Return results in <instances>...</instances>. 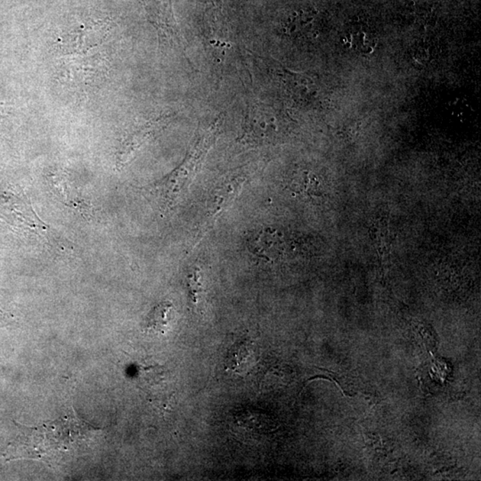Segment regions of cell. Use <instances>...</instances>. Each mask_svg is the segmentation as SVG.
I'll list each match as a JSON object with an SVG mask.
<instances>
[{
    "label": "cell",
    "mask_w": 481,
    "mask_h": 481,
    "mask_svg": "<svg viewBox=\"0 0 481 481\" xmlns=\"http://www.w3.org/2000/svg\"><path fill=\"white\" fill-rule=\"evenodd\" d=\"M14 424L18 432L3 454L6 461L31 459L52 463L61 454L80 450L99 431L74 414L35 427Z\"/></svg>",
    "instance_id": "1"
},
{
    "label": "cell",
    "mask_w": 481,
    "mask_h": 481,
    "mask_svg": "<svg viewBox=\"0 0 481 481\" xmlns=\"http://www.w3.org/2000/svg\"><path fill=\"white\" fill-rule=\"evenodd\" d=\"M222 121V116H219L214 124L209 127L205 135L197 140L196 144L193 145L191 151L186 156L185 161L179 167V169L171 174L169 179L164 180L163 183L161 184L160 186L161 195L165 197L168 201H170L171 195H174V190L177 188L179 183H184L185 180L189 179L195 172L200 164L202 163L203 158L207 154L209 147H211V145L215 140L216 135L219 133Z\"/></svg>",
    "instance_id": "2"
},
{
    "label": "cell",
    "mask_w": 481,
    "mask_h": 481,
    "mask_svg": "<svg viewBox=\"0 0 481 481\" xmlns=\"http://www.w3.org/2000/svg\"><path fill=\"white\" fill-rule=\"evenodd\" d=\"M274 110L264 103L250 105L245 115L241 140L251 145L269 143L276 137L279 127Z\"/></svg>",
    "instance_id": "3"
},
{
    "label": "cell",
    "mask_w": 481,
    "mask_h": 481,
    "mask_svg": "<svg viewBox=\"0 0 481 481\" xmlns=\"http://www.w3.org/2000/svg\"><path fill=\"white\" fill-rule=\"evenodd\" d=\"M249 251L260 260L274 262L283 256L285 243L279 232L261 228L250 235L247 240Z\"/></svg>",
    "instance_id": "4"
},
{
    "label": "cell",
    "mask_w": 481,
    "mask_h": 481,
    "mask_svg": "<svg viewBox=\"0 0 481 481\" xmlns=\"http://www.w3.org/2000/svg\"><path fill=\"white\" fill-rule=\"evenodd\" d=\"M259 350L253 341H240L231 348L227 360V369L239 374L247 373L259 360Z\"/></svg>",
    "instance_id": "5"
},
{
    "label": "cell",
    "mask_w": 481,
    "mask_h": 481,
    "mask_svg": "<svg viewBox=\"0 0 481 481\" xmlns=\"http://www.w3.org/2000/svg\"><path fill=\"white\" fill-rule=\"evenodd\" d=\"M283 31L293 38L314 37L316 34V13L311 9H300L293 13L283 24Z\"/></svg>",
    "instance_id": "6"
},
{
    "label": "cell",
    "mask_w": 481,
    "mask_h": 481,
    "mask_svg": "<svg viewBox=\"0 0 481 481\" xmlns=\"http://www.w3.org/2000/svg\"><path fill=\"white\" fill-rule=\"evenodd\" d=\"M175 319V309L172 303L163 302L154 306L145 319V328L147 331L165 334Z\"/></svg>",
    "instance_id": "7"
},
{
    "label": "cell",
    "mask_w": 481,
    "mask_h": 481,
    "mask_svg": "<svg viewBox=\"0 0 481 481\" xmlns=\"http://www.w3.org/2000/svg\"><path fill=\"white\" fill-rule=\"evenodd\" d=\"M378 38L370 31L363 28L350 29L345 34V46L355 52L361 54L372 53L377 45Z\"/></svg>",
    "instance_id": "8"
},
{
    "label": "cell",
    "mask_w": 481,
    "mask_h": 481,
    "mask_svg": "<svg viewBox=\"0 0 481 481\" xmlns=\"http://www.w3.org/2000/svg\"><path fill=\"white\" fill-rule=\"evenodd\" d=\"M52 190L61 201L66 203L67 206L73 209H78L80 211H89V206L84 203L80 195L75 191V189H70L66 186V183L62 182H53Z\"/></svg>",
    "instance_id": "9"
},
{
    "label": "cell",
    "mask_w": 481,
    "mask_h": 481,
    "mask_svg": "<svg viewBox=\"0 0 481 481\" xmlns=\"http://www.w3.org/2000/svg\"><path fill=\"white\" fill-rule=\"evenodd\" d=\"M9 321V316L6 314L4 311L0 309V326H4L8 324Z\"/></svg>",
    "instance_id": "10"
}]
</instances>
